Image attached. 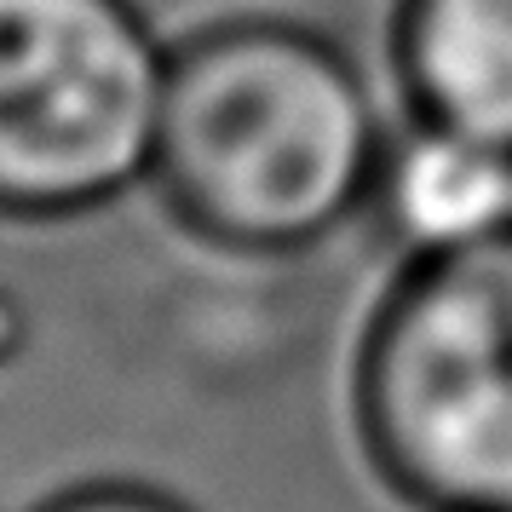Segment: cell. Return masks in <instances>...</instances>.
Wrapping results in <instances>:
<instances>
[{
    "instance_id": "1",
    "label": "cell",
    "mask_w": 512,
    "mask_h": 512,
    "mask_svg": "<svg viewBox=\"0 0 512 512\" xmlns=\"http://www.w3.org/2000/svg\"><path fill=\"white\" fill-rule=\"evenodd\" d=\"M386 121L357 58L294 18H219L167 41L150 190L231 259H305L369 213Z\"/></svg>"
},
{
    "instance_id": "2",
    "label": "cell",
    "mask_w": 512,
    "mask_h": 512,
    "mask_svg": "<svg viewBox=\"0 0 512 512\" xmlns=\"http://www.w3.org/2000/svg\"><path fill=\"white\" fill-rule=\"evenodd\" d=\"M351 426L420 512H512V231L403 259L351 351Z\"/></svg>"
},
{
    "instance_id": "3",
    "label": "cell",
    "mask_w": 512,
    "mask_h": 512,
    "mask_svg": "<svg viewBox=\"0 0 512 512\" xmlns=\"http://www.w3.org/2000/svg\"><path fill=\"white\" fill-rule=\"evenodd\" d=\"M162 81L139 0H0V219L70 225L150 185Z\"/></svg>"
},
{
    "instance_id": "4",
    "label": "cell",
    "mask_w": 512,
    "mask_h": 512,
    "mask_svg": "<svg viewBox=\"0 0 512 512\" xmlns=\"http://www.w3.org/2000/svg\"><path fill=\"white\" fill-rule=\"evenodd\" d=\"M369 219L392 259H438L512 231V150L443 121L403 116L386 133Z\"/></svg>"
},
{
    "instance_id": "5",
    "label": "cell",
    "mask_w": 512,
    "mask_h": 512,
    "mask_svg": "<svg viewBox=\"0 0 512 512\" xmlns=\"http://www.w3.org/2000/svg\"><path fill=\"white\" fill-rule=\"evenodd\" d=\"M403 116L512 150V0H392Z\"/></svg>"
},
{
    "instance_id": "6",
    "label": "cell",
    "mask_w": 512,
    "mask_h": 512,
    "mask_svg": "<svg viewBox=\"0 0 512 512\" xmlns=\"http://www.w3.org/2000/svg\"><path fill=\"white\" fill-rule=\"evenodd\" d=\"M35 512H190V507L150 484H75V489H58Z\"/></svg>"
},
{
    "instance_id": "7",
    "label": "cell",
    "mask_w": 512,
    "mask_h": 512,
    "mask_svg": "<svg viewBox=\"0 0 512 512\" xmlns=\"http://www.w3.org/2000/svg\"><path fill=\"white\" fill-rule=\"evenodd\" d=\"M18 346H24V311L12 294H0V363H12Z\"/></svg>"
}]
</instances>
